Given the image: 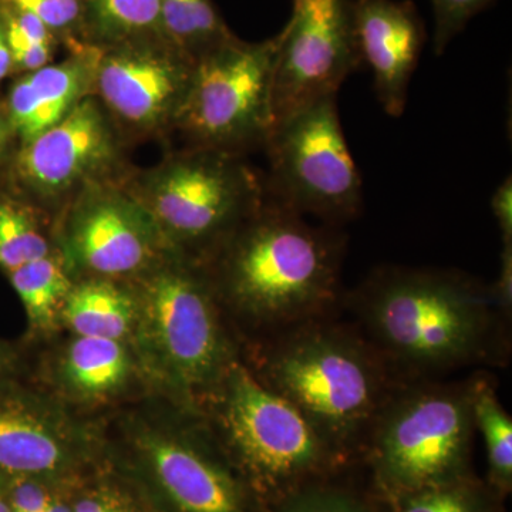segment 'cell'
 Returning a JSON list of instances; mask_svg holds the SVG:
<instances>
[{"mask_svg":"<svg viewBox=\"0 0 512 512\" xmlns=\"http://www.w3.org/2000/svg\"><path fill=\"white\" fill-rule=\"evenodd\" d=\"M10 511H12V508H10L8 501H6L5 495H3L2 491H0V512Z\"/></svg>","mask_w":512,"mask_h":512,"instance_id":"obj_38","label":"cell"},{"mask_svg":"<svg viewBox=\"0 0 512 512\" xmlns=\"http://www.w3.org/2000/svg\"><path fill=\"white\" fill-rule=\"evenodd\" d=\"M60 316L77 336L120 340L136 323L138 303L110 279L94 278L73 285Z\"/></svg>","mask_w":512,"mask_h":512,"instance_id":"obj_18","label":"cell"},{"mask_svg":"<svg viewBox=\"0 0 512 512\" xmlns=\"http://www.w3.org/2000/svg\"><path fill=\"white\" fill-rule=\"evenodd\" d=\"M470 389H429L390 403L373 421L377 495L390 497L470 476Z\"/></svg>","mask_w":512,"mask_h":512,"instance_id":"obj_5","label":"cell"},{"mask_svg":"<svg viewBox=\"0 0 512 512\" xmlns=\"http://www.w3.org/2000/svg\"><path fill=\"white\" fill-rule=\"evenodd\" d=\"M342 244L281 202L262 204L239 232L225 264L235 302L259 318L296 322L335 301Z\"/></svg>","mask_w":512,"mask_h":512,"instance_id":"obj_2","label":"cell"},{"mask_svg":"<svg viewBox=\"0 0 512 512\" xmlns=\"http://www.w3.org/2000/svg\"><path fill=\"white\" fill-rule=\"evenodd\" d=\"M9 274L32 325L49 329L62 312L63 303L73 288L62 262L49 254L19 266Z\"/></svg>","mask_w":512,"mask_h":512,"instance_id":"obj_24","label":"cell"},{"mask_svg":"<svg viewBox=\"0 0 512 512\" xmlns=\"http://www.w3.org/2000/svg\"><path fill=\"white\" fill-rule=\"evenodd\" d=\"M10 512H23V511L15 510V508H12V511H10Z\"/></svg>","mask_w":512,"mask_h":512,"instance_id":"obj_39","label":"cell"},{"mask_svg":"<svg viewBox=\"0 0 512 512\" xmlns=\"http://www.w3.org/2000/svg\"><path fill=\"white\" fill-rule=\"evenodd\" d=\"M360 59L372 69L375 92L389 116L406 109L410 80L426 42V29L410 0H353Z\"/></svg>","mask_w":512,"mask_h":512,"instance_id":"obj_14","label":"cell"},{"mask_svg":"<svg viewBox=\"0 0 512 512\" xmlns=\"http://www.w3.org/2000/svg\"><path fill=\"white\" fill-rule=\"evenodd\" d=\"M128 367L120 340L77 336L64 356L63 375L76 392L103 396L123 384Z\"/></svg>","mask_w":512,"mask_h":512,"instance_id":"obj_20","label":"cell"},{"mask_svg":"<svg viewBox=\"0 0 512 512\" xmlns=\"http://www.w3.org/2000/svg\"><path fill=\"white\" fill-rule=\"evenodd\" d=\"M165 235L211 239L249 220L264 191L238 154L192 147L153 168L131 191Z\"/></svg>","mask_w":512,"mask_h":512,"instance_id":"obj_7","label":"cell"},{"mask_svg":"<svg viewBox=\"0 0 512 512\" xmlns=\"http://www.w3.org/2000/svg\"><path fill=\"white\" fill-rule=\"evenodd\" d=\"M15 70L13 67L12 53H10L8 40H6L5 29L0 22V82Z\"/></svg>","mask_w":512,"mask_h":512,"instance_id":"obj_34","label":"cell"},{"mask_svg":"<svg viewBox=\"0 0 512 512\" xmlns=\"http://www.w3.org/2000/svg\"><path fill=\"white\" fill-rule=\"evenodd\" d=\"M356 299L380 348L412 369L473 362L487 353L494 336L493 293L458 274L382 269Z\"/></svg>","mask_w":512,"mask_h":512,"instance_id":"obj_1","label":"cell"},{"mask_svg":"<svg viewBox=\"0 0 512 512\" xmlns=\"http://www.w3.org/2000/svg\"><path fill=\"white\" fill-rule=\"evenodd\" d=\"M504 497L473 474L409 493L377 497L383 512H503Z\"/></svg>","mask_w":512,"mask_h":512,"instance_id":"obj_22","label":"cell"},{"mask_svg":"<svg viewBox=\"0 0 512 512\" xmlns=\"http://www.w3.org/2000/svg\"><path fill=\"white\" fill-rule=\"evenodd\" d=\"M161 30L194 62L235 37L212 0H161Z\"/></svg>","mask_w":512,"mask_h":512,"instance_id":"obj_21","label":"cell"},{"mask_svg":"<svg viewBox=\"0 0 512 512\" xmlns=\"http://www.w3.org/2000/svg\"><path fill=\"white\" fill-rule=\"evenodd\" d=\"M470 394L474 426L483 434L487 447V483L505 498L512 490L511 417L487 383H474Z\"/></svg>","mask_w":512,"mask_h":512,"instance_id":"obj_23","label":"cell"},{"mask_svg":"<svg viewBox=\"0 0 512 512\" xmlns=\"http://www.w3.org/2000/svg\"><path fill=\"white\" fill-rule=\"evenodd\" d=\"M164 39L161 0H83L82 42L100 49Z\"/></svg>","mask_w":512,"mask_h":512,"instance_id":"obj_19","label":"cell"},{"mask_svg":"<svg viewBox=\"0 0 512 512\" xmlns=\"http://www.w3.org/2000/svg\"><path fill=\"white\" fill-rule=\"evenodd\" d=\"M50 254L35 221L15 202L0 201V266L12 272Z\"/></svg>","mask_w":512,"mask_h":512,"instance_id":"obj_25","label":"cell"},{"mask_svg":"<svg viewBox=\"0 0 512 512\" xmlns=\"http://www.w3.org/2000/svg\"><path fill=\"white\" fill-rule=\"evenodd\" d=\"M144 454L178 512H251L245 485L228 468L188 444L148 436Z\"/></svg>","mask_w":512,"mask_h":512,"instance_id":"obj_15","label":"cell"},{"mask_svg":"<svg viewBox=\"0 0 512 512\" xmlns=\"http://www.w3.org/2000/svg\"><path fill=\"white\" fill-rule=\"evenodd\" d=\"M271 512H383L355 493L336 487L329 481L308 485L281 501Z\"/></svg>","mask_w":512,"mask_h":512,"instance_id":"obj_26","label":"cell"},{"mask_svg":"<svg viewBox=\"0 0 512 512\" xmlns=\"http://www.w3.org/2000/svg\"><path fill=\"white\" fill-rule=\"evenodd\" d=\"M0 22L5 29L6 40L12 53L13 67L16 70H23L26 73L35 72L50 63L56 45L37 42L6 16L0 15Z\"/></svg>","mask_w":512,"mask_h":512,"instance_id":"obj_29","label":"cell"},{"mask_svg":"<svg viewBox=\"0 0 512 512\" xmlns=\"http://www.w3.org/2000/svg\"><path fill=\"white\" fill-rule=\"evenodd\" d=\"M50 501L52 498L46 493L45 488L40 487L35 481H30V478H19L10 494V508L23 512H45Z\"/></svg>","mask_w":512,"mask_h":512,"instance_id":"obj_30","label":"cell"},{"mask_svg":"<svg viewBox=\"0 0 512 512\" xmlns=\"http://www.w3.org/2000/svg\"><path fill=\"white\" fill-rule=\"evenodd\" d=\"M69 453L62 439L25 410L0 404V471L19 478L62 473Z\"/></svg>","mask_w":512,"mask_h":512,"instance_id":"obj_17","label":"cell"},{"mask_svg":"<svg viewBox=\"0 0 512 512\" xmlns=\"http://www.w3.org/2000/svg\"><path fill=\"white\" fill-rule=\"evenodd\" d=\"M138 315L178 382L200 386L218 375L224 343L210 296L197 278L177 268L157 272L144 284Z\"/></svg>","mask_w":512,"mask_h":512,"instance_id":"obj_11","label":"cell"},{"mask_svg":"<svg viewBox=\"0 0 512 512\" xmlns=\"http://www.w3.org/2000/svg\"><path fill=\"white\" fill-rule=\"evenodd\" d=\"M495 0H431L434 13V53L440 56L448 43L461 32L470 19Z\"/></svg>","mask_w":512,"mask_h":512,"instance_id":"obj_28","label":"cell"},{"mask_svg":"<svg viewBox=\"0 0 512 512\" xmlns=\"http://www.w3.org/2000/svg\"><path fill=\"white\" fill-rule=\"evenodd\" d=\"M0 5L32 13L57 42H82L83 0H0Z\"/></svg>","mask_w":512,"mask_h":512,"instance_id":"obj_27","label":"cell"},{"mask_svg":"<svg viewBox=\"0 0 512 512\" xmlns=\"http://www.w3.org/2000/svg\"><path fill=\"white\" fill-rule=\"evenodd\" d=\"M491 208L498 227H500L503 242H512V180L511 175L498 185L491 198Z\"/></svg>","mask_w":512,"mask_h":512,"instance_id":"obj_31","label":"cell"},{"mask_svg":"<svg viewBox=\"0 0 512 512\" xmlns=\"http://www.w3.org/2000/svg\"><path fill=\"white\" fill-rule=\"evenodd\" d=\"M45 512H73V508L62 503V501L52 500L49 505H47Z\"/></svg>","mask_w":512,"mask_h":512,"instance_id":"obj_37","label":"cell"},{"mask_svg":"<svg viewBox=\"0 0 512 512\" xmlns=\"http://www.w3.org/2000/svg\"><path fill=\"white\" fill-rule=\"evenodd\" d=\"M281 33L261 43L232 37L194 64L174 126L195 148L238 154L265 146L274 126L272 82Z\"/></svg>","mask_w":512,"mask_h":512,"instance_id":"obj_6","label":"cell"},{"mask_svg":"<svg viewBox=\"0 0 512 512\" xmlns=\"http://www.w3.org/2000/svg\"><path fill=\"white\" fill-rule=\"evenodd\" d=\"M73 512H134L131 505L110 490L93 491L84 495L73 507Z\"/></svg>","mask_w":512,"mask_h":512,"instance_id":"obj_32","label":"cell"},{"mask_svg":"<svg viewBox=\"0 0 512 512\" xmlns=\"http://www.w3.org/2000/svg\"><path fill=\"white\" fill-rule=\"evenodd\" d=\"M362 66L353 0H293L275 60L274 126L316 101L338 96L342 83Z\"/></svg>","mask_w":512,"mask_h":512,"instance_id":"obj_9","label":"cell"},{"mask_svg":"<svg viewBox=\"0 0 512 512\" xmlns=\"http://www.w3.org/2000/svg\"><path fill=\"white\" fill-rule=\"evenodd\" d=\"M274 392L348 458L382 410V373L365 346L338 330L293 333L269 365Z\"/></svg>","mask_w":512,"mask_h":512,"instance_id":"obj_3","label":"cell"},{"mask_svg":"<svg viewBox=\"0 0 512 512\" xmlns=\"http://www.w3.org/2000/svg\"><path fill=\"white\" fill-rule=\"evenodd\" d=\"M70 47L72 52L63 62L26 73L10 90L6 116L22 144L55 126L84 97L92 96L101 49L84 42H72Z\"/></svg>","mask_w":512,"mask_h":512,"instance_id":"obj_16","label":"cell"},{"mask_svg":"<svg viewBox=\"0 0 512 512\" xmlns=\"http://www.w3.org/2000/svg\"><path fill=\"white\" fill-rule=\"evenodd\" d=\"M163 231L133 192L99 181L77 194L67 222V251L100 278L143 271Z\"/></svg>","mask_w":512,"mask_h":512,"instance_id":"obj_13","label":"cell"},{"mask_svg":"<svg viewBox=\"0 0 512 512\" xmlns=\"http://www.w3.org/2000/svg\"><path fill=\"white\" fill-rule=\"evenodd\" d=\"M117 157L113 120L96 97L87 96L62 121L22 144L15 168L30 194L56 201L103 181Z\"/></svg>","mask_w":512,"mask_h":512,"instance_id":"obj_12","label":"cell"},{"mask_svg":"<svg viewBox=\"0 0 512 512\" xmlns=\"http://www.w3.org/2000/svg\"><path fill=\"white\" fill-rule=\"evenodd\" d=\"M12 134L13 131L12 127H10L8 116L0 111V153L8 146L9 138Z\"/></svg>","mask_w":512,"mask_h":512,"instance_id":"obj_35","label":"cell"},{"mask_svg":"<svg viewBox=\"0 0 512 512\" xmlns=\"http://www.w3.org/2000/svg\"><path fill=\"white\" fill-rule=\"evenodd\" d=\"M265 147L281 204L329 221L349 220L360 211L362 177L340 126L338 96L279 121Z\"/></svg>","mask_w":512,"mask_h":512,"instance_id":"obj_8","label":"cell"},{"mask_svg":"<svg viewBox=\"0 0 512 512\" xmlns=\"http://www.w3.org/2000/svg\"><path fill=\"white\" fill-rule=\"evenodd\" d=\"M10 366H12V356H10L8 350L0 345V376H2L6 370H9Z\"/></svg>","mask_w":512,"mask_h":512,"instance_id":"obj_36","label":"cell"},{"mask_svg":"<svg viewBox=\"0 0 512 512\" xmlns=\"http://www.w3.org/2000/svg\"><path fill=\"white\" fill-rule=\"evenodd\" d=\"M194 60L161 37L101 49L92 96L111 120L137 133H153L177 119Z\"/></svg>","mask_w":512,"mask_h":512,"instance_id":"obj_10","label":"cell"},{"mask_svg":"<svg viewBox=\"0 0 512 512\" xmlns=\"http://www.w3.org/2000/svg\"><path fill=\"white\" fill-rule=\"evenodd\" d=\"M224 423L239 467L269 508L329 481L346 461L292 403L244 366L228 372Z\"/></svg>","mask_w":512,"mask_h":512,"instance_id":"obj_4","label":"cell"},{"mask_svg":"<svg viewBox=\"0 0 512 512\" xmlns=\"http://www.w3.org/2000/svg\"><path fill=\"white\" fill-rule=\"evenodd\" d=\"M495 305L504 313L511 311L512 303V242H503L500 275L493 291Z\"/></svg>","mask_w":512,"mask_h":512,"instance_id":"obj_33","label":"cell"}]
</instances>
